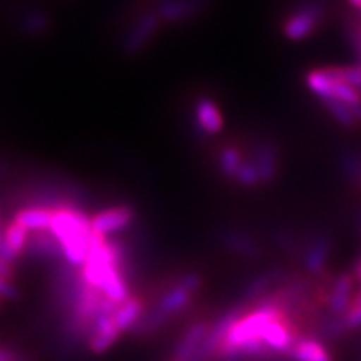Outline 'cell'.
<instances>
[{
	"instance_id": "cell-1",
	"label": "cell",
	"mask_w": 361,
	"mask_h": 361,
	"mask_svg": "<svg viewBox=\"0 0 361 361\" xmlns=\"http://www.w3.org/2000/svg\"><path fill=\"white\" fill-rule=\"evenodd\" d=\"M52 236L62 247L67 264L82 268L89 255L90 238H92V216L78 207H64L54 213Z\"/></svg>"
},
{
	"instance_id": "cell-2",
	"label": "cell",
	"mask_w": 361,
	"mask_h": 361,
	"mask_svg": "<svg viewBox=\"0 0 361 361\" xmlns=\"http://www.w3.org/2000/svg\"><path fill=\"white\" fill-rule=\"evenodd\" d=\"M161 19L157 16L156 11H149L142 13L137 20L134 22V25L130 27L123 40V52L126 56L134 57L144 52L147 49V45L154 40V37L161 29Z\"/></svg>"
},
{
	"instance_id": "cell-3",
	"label": "cell",
	"mask_w": 361,
	"mask_h": 361,
	"mask_svg": "<svg viewBox=\"0 0 361 361\" xmlns=\"http://www.w3.org/2000/svg\"><path fill=\"white\" fill-rule=\"evenodd\" d=\"M323 11L318 4H306L301 8L293 13V16L284 22L283 34L284 37L298 42V40H305L314 32L318 27L319 20H322Z\"/></svg>"
},
{
	"instance_id": "cell-4",
	"label": "cell",
	"mask_w": 361,
	"mask_h": 361,
	"mask_svg": "<svg viewBox=\"0 0 361 361\" xmlns=\"http://www.w3.org/2000/svg\"><path fill=\"white\" fill-rule=\"evenodd\" d=\"M135 221V211L130 206H114L92 216V231L104 238L124 231Z\"/></svg>"
},
{
	"instance_id": "cell-5",
	"label": "cell",
	"mask_w": 361,
	"mask_h": 361,
	"mask_svg": "<svg viewBox=\"0 0 361 361\" xmlns=\"http://www.w3.org/2000/svg\"><path fill=\"white\" fill-rule=\"evenodd\" d=\"M258 169L261 186L271 184L279 174V149L271 141H258L252 147V157L250 159Z\"/></svg>"
},
{
	"instance_id": "cell-6",
	"label": "cell",
	"mask_w": 361,
	"mask_h": 361,
	"mask_svg": "<svg viewBox=\"0 0 361 361\" xmlns=\"http://www.w3.org/2000/svg\"><path fill=\"white\" fill-rule=\"evenodd\" d=\"M194 126L200 135H218L224 129V117L214 99H197L194 104Z\"/></svg>"
},
{
	"instance_id": "cell-7",
	"label": "cell",
	"mask_w": 361,
	"mask_h": 361,
	"mask_svg": "<svg viewBox=\"0 0 361 361\" xmlns=\"http://www.w3.org/2000/svg\"><path fill=\"white\" fill-rule=\"evenodd\" d=\"M206 8V0H161L156 13L164 24H183L200 16Z\"/></svg>"
},
{
	"instance_id": "cell-8",
	"label": "cell",
	"mask_w": 361,
	"mask_h": 361,
	"mask_svg": "<svg viewBox=\"0 0 361 361\" xmlns=\"http://www.w3.org/2000/svg\"><path fill=\"white\" fill-rule=\"evenodd\" d=\"M121 335L123 333L116 326L112 316L99 314L92 323V329H90V335L87 338V348L94 355L107 353L119 341Z\"/></svg>"
},
{
	"instance_id": "cell-9",
	"label": "cell",
	"mask_w": 361,
	"mask_h": 361,
	"mask_svg": "<svg viewBox=\"0 0 361 361\" xmlns=\"http://www.w3.org/2000/svg\"><path fill=\"white\" fill-rule=\"evenodd\" d=\"M25 256H29V258L34 261H40V263L49 264H59L64 261L62 247L59 245L57 239L52 236L51 231L30 233Z\"/></svg>"
},
{
	"instance_id": "cell-10",
	"label": "cell",
	"mask_w": 361,
	"mask_h": 361,
	"mask_svg": "<svg viewBox=\"0 0 361 361\" xmlns=\"http://www.w3.org/2000/svg\"><path fill=\"white\" fill-rule=\"evenodd\" d=\"M219 243L233 255L243 256L246 259H258L261 256V246L251 234L239 229H224L219 234Z\"/></svg>"
},
{
	"instance_id": "cell-11",
	"label": "cell",
	"mask_w": 361,
	"mask_h": 361,
	"mask_svg": "<svg viewBox=\"0 0 361 361\" xmlns=\"http://www.w3.org/2000/svg\"><path fill=\"white\" fill-rule=\"evenodd\" d=\"M211 331V324L206 322L192 323L186 329L183 338L178 341L174 350V361H191L192 356L200 351L202 343L206 341Z\"/></svg>"
},
{
	"instance_id": "cell-12",
	"label": "cell",
	"mask_w": 361,
	"mask_h": 361,
	"mask_svg": "<svg viewBox=\"0 0 361 361\" xmlns=\"http://www.w3.org/2000/svg\"><path fill=\"white\" fill-rule=\"evenodd\" d=\"M353 276L351 274H340L335 281H333L331 290L328 293L326 305L328 313L333 316H343L350 310L351 300H353Z\"/></svg>"
},
{
	"instance_id": "cell-13",
	"label": "cell",
	"mask_w": 361,
	"mask_h": 361,
	"mask_svg": "<svg viewBox=\"0 0 361 361\" xmlns=\"http://www.w3.org/2000/svg\"><path fill=\"white\" fill-rule=\"evenodd\" d=\"M286 279V274L281 269H271L266 273L258 274L256 278H252L250 283L246 284L245 291L241 295V301H245L247 305H255L256 301H259L261 298H264L271 290L274 288V284L283 283Z\"/></svg>"
},
{
	"instance_id": "cell-14",
	"label": "cell",
	"mask_w": 361,
	"mask_h": 361,
	"mask_svg": "<svg viewBox=\"0 0 361 361\" xmlns=\"http://www.w3.org/2000/svg\"><path fill=\"white\" fill-rule=\"evenodd\" d=\"M54 213L56 211L49 209V207H20L16 214L13 221H17L22 228H25L29 233H40V231H51Z\"/></svg>"
},
{
	"instance_id": "cell-15",
	"label": "cell",
	"mask_w": 361,
	"mask_h": 361,
	"mask_svg": "<svg viewBox=\"0 0 361 361\" xmlns=\"http://www.w3.org/2000/svg\"><path fill=\"white\" fill-rule=\"evenodd\" d=\"M192 298V293L183 290V288L173 283V286L168 288V290L159 296V300H157V303L154 306L168 316L169 319H173L174 316L180 314L183 311H186L189 308Z\"/></svg>"
},
{
	"instance_id": "cell-16",
	"label": "cell",
	"mask_w": 361,
	"mask_h": 361,
	"mask_svg": "<svg viewBox=\"0 0 361 361\" xmlns=\"http://www.w3.org/2000/svg\"><path fill=\"white\" fill-rule=\"evenodd\" d=\"M291 361H333L326 346L316 338H298V341L290 351Z\"/></svg>"
},
{
	"instance_id": "cell-17",
	"label": "cell",
	"mask_w": 361,
	"mask_h": 361,
	"mask_svg": "<svg viewBox=\"0 0 361 361\" xmlns=\"http://www.w3.org/2000/svg\"><path fill=\"white\" fill-rule=\"evenodd\" d=\"M147 308L146 305L142 303L139 298H133L130 296L128 301L123 305H119V308L116 310L114 316H112V319H114L116 326L121 329V333L124 331H133V328L141 322V318L146 313Z\"/></svg>"
},
{
	"instance_id": "cell-18",
	"label": "cell",
	"mask_w": 361,
	"mask_h": 361,
	"mask_svg": "<svg viewBox=\"0 0 361 361\" xmlns=\"http://www.w3.org/2000/svg\"><path fill=\"white\" fill-rule=\"evenodd\" d=\"M333 250V241L328 236H319L311 243L305 255V268L311 274L322 273Z\"/></svg>"
},
{
	"instance_id": "cell-19",
	"label": "cell",
	"mask_w": 361,
	"mask_h": 361,
	"mask_svg": "<svg viewBox=\"0 0 361 361\" xmlns=\"http://www.w3.org/2000/svg\"><path fill=\"white\" fill-rule=\"evenodd\" d=\"M245 162L246 159L245 156H243L241 149L234 146H226L221 149L218 156V169L226 180H229V183H236L239 171H241Z\"/></svg>"
},
{
	"instance_id": "cell-20",
	"label": "cell",
	"mask_w": 361,
	"mask_h": 361,
	"mask_svg": "<svg viewBox=\"0 0 361 361\" xmlns=\"http://www.w3.org/2000/svg\"><path fill=\"white\" fill-rule=\"evenodd\" d=\"M30 233L27 231L25 228L17 223V221H11L7 224V228L4 229V245H6L8 250H12L17 256H24L27 250V243H29Z\"/></svg>"
},
{
	"instance_id": "cell-21",
	"label": "cell",
	"mask_w": 361,
	"mask_h": 361,
	"mask_svg": "<svg viewBox=\"0 0 361 361\" xmlns=\"http://www.w3.org/2000/svg\"><path fill=\"white\" fill-rule=\"evenodd\" d=\"M306 85L314 96H318L322 101L333 97V85L335 80L331 79V75L328 74L326 69H314L310 71L306 75Z\"/></svg>"
},
{
	"instance_id": "cell-22",
	"label": "cell",
	"mask_w": 361,
	"mask_h": 361,
	"mask_svg": "<svg viewBox=\"0 0 361 361\" xmlns=\"http://www.w3.org/2000/svg\"><path fill=\"white\" fill-rule=\"evenodd\" d=\"M51 27V19H49L47 13L34 11L24 13L19 22L20 32L25 35V37H39V35L45 34Z\"/></svg>"
},
{
	"instance_id": "cell-23",
	"label": "cell",
	"mask_w": 361,
	"mask_h": 361,
	"mask_svg": "<svg viewBox=\"0 0 361 361\" xmlns=\"http://www.w3.org/2000/svg\"><path fill=\"white\" fill-rule=\"evenodd\" d=\"M322 102L324 104V107H326L329 114L335 117L341 126H345V128H355V126L358 124V119L355 117L353 111H351L348 104L338 101V99H326V101Z\"/></svg>"
},
{
	"instance_id": "cell-24",
	"label": "cell",
	"mask_w": 361,
	"mask_h": 361,
	"mask_svg": "<svg viewBox=\"0 0 361 361\" xmlns=\"http://www.w3.org/2000/svg\"><path fill=\"white\" fill-rule=\"evenodd\" d=\"M326 72L336 82H345L361 90V66L355 67H328Z\"/></svg>"
},
{
	"instance_id": "cell-25",
	"label": "cell",
	"mask_w": 361,
	"mask_h": 361,
	"mask_svg": "<svg viewBox=\"0 0 361 361\" xmlns=\"http://www.w3.org/2000/svg\"><path fill=\"white\" fill-rule=\"evenodd\" d=\"M346 324L343 322V318L340 316H333L329 314L324 319H322V323H319V336H324V338H336L343 335V333L346 331Z\"/></svg>"
},
{
	"instance_id": "cell-26",
	"label": "cell",
	"mask_w": 361,
	"mask_h": 361,
	"mask_svg": "<svg viewBox=\"0 0 361 361\" xmlns=\"http://www.w3.org/2000/svg\"><path fill=\"white\" fill-rule=\"evenodd\" d=\"M234 184H238V186L246 188V189H252V188H259L261 186V179H259L258 169H256V166L252 164L251 161H246L245 164H243V168H241V171H239L236 183H234Z\"/></svg>"
},
{
	"instance_id": "cell-27",
	"label": "cell",
	"mask_w": 361,
	"mask_h": 361,
	"mask_svg": "<svg viewBox=\"0 0 361 361\" xmlns=\"http://www.w3.org/2000/svg\"><path fill=\"white\" fill-rule=\"evenodd\" d=\"M343 322H345L348 329L361 328V290L356 291L353 295L350 310L346 311L345 316H343Z\"/></svg>"
},
{
	"instance_id": "cell-28",
	"label": "cell",
	"mask_w": 361,
	"mask_h": 361,
	"mask_svg": "<svg viewBox=\"0 0 361 361\" xmlns=\"http://www.w3.org/2000/svg\"><path fill=\"white\" fill-rule=\"evenodd\" d=\"M343 168L348 178L355 184H361V156L358 152H350L348 156L343 159Z\"/></svg>"
},
{
	"instance_id": "cell-29",
	"label": "cell",
	"mask_w": 361,
	"mask_h": 361,
	"mask_svg": "<svg viewBox=\"0 0 361 361\" xmlns=\"http://www.w3.org/2000/svg\"><path fill=\"white\" fill-rule=\"evenodd\" d=\"M174 283L178 284V286L183 288V290L196 295V293L200 291L202 286V278L197 273H184V274H180V276L176 278Z\"/></svg>"
},
{
	"instance_id": "cell-30",
	"label": "cell",
	"mask_w": 361,
	"mask_h": 361,
	"mask_svg": "<svg viewBox=\"0 0 361 361\" xmlns=\"http://www.w3.org/2000/svg\"><path fill=\"white\" fill-rule=\"evenodd\" d=\"M0 296H2L4 300H11V301L19 300L20 290L13 284L12 279L0 276Z\"/></svg>"
},
{
	"instance_id": "cell-31",
	"label": "cell",
	"mask_w": 361,
	"mask_h": 361,
	"mask_svg": "<svg viewBox=\"0 0 361 361\" xmlns=\"http://www.w3.org/2000/svg\"><path fill=\"white\" fill-rule=\"evenodd\" d=\"M0 361H30V358L20 350L11 348V346H0Z\"/></svg>"
},
{
	"instance_id": "cell-32",
	"label": "cell",
	"mask_w": 361,
	"mask_h": 361,
	"mask_svg": "<svg viewBox=\"0 0 361 361\" xmlns=\"http://www.w3.org/2000/svg\"><path fill=\"white\" fill-rule=\"evenodd\" d=\"M350 39H351V42H353L355 51L358 52V54H360V57H361V25L356 27V29L353 30V32H351ZM360 66H361V64H360Z\"/></svg>"
},
{
	"instance_id": "cell-33",
	"label": "cell",
	"mask_w": 361,
	"mask_h": 361,
	"mask_svg": "<svg viewBox=\"0 0 361 361\" xmlns=\"http://www.w3.org/2000/svg\"><path fill=\"white\" fill-rule=\"evenodd\" d=\"M13 274H16V269H13V266L6 263V261L0 258V276L12 279Z\"/></svg>"
},
{
	"instance_id": "cell-34",
	"label": "cell",
	"mask_w": 361,
	"mask_h": 361,
	"mask_svg": "<svg viewBox=\"0 0 361 361\" xmlns=\"http://www.w3.org/2000/svg\"><path fill=\"white\" fill-rule=\"evenodd\" d=\"M8 173V164L7 162H0V179L4 178V176H7Z\"/></svg>"
},
{
	"instance_id": "cell-35",
	"label": "cell",
	"mask_w": 361,
	"mask_h": 361,
	"mask_svg": "<svg viewBox=\"0 0 361 361\" xmlns=\"http://www.w3.org/2000/svg\"><path fill=\"white\" fill-rule=\"evenodd\" d=\"M356 278H358V281L361 283V259H360V263L356 264Z\"/></svg>"
},
{
	"instance_id": "cell-36",
	"label": "cell",
	"mask_w": 361,
	"mask_h": 361,
	"mask_svg": "<svg viewBox=\"0 0 361 361\" xmlns=\"http://www.w3.org/2000/svg\"><path fill=\"white\" fill-rule=\"evenodd\" d=\"M356 231H358V236H361V213L358 216V221H356Z\"/></svg>"
},
{
	"instance_id": "cell-37",
	"label": "cell",
	"mask_w": 361,
	"mask_h": 361,
	"mask_svg": "<svg viewBox=\"0 0 361 361\" xmlns=\"http://www.w3.org/2000/svg\"><path fill=\"white\" fill-rule=\"evenodd\" d=\"M350 2L353 4V6H356V7L361 6V0H350Z\"/></svg>"
},
{
	"instance_id": "cell-38",
	"label": "cell",
	"mask_w": 361,
	"mask_h": 361,
	"mask_svg": "<svg viewBox=\"0 0 361 361\" xmlns=\"http://www.w3.org/2000/svg\"><path fill=\"white\" fill-rule=\"evenodd\" d=\"M2 238H4V231H2V226H0V243H2Z\"/></svg>"
},
{
	"instance_id": "cell-39",
	"label": "cell",
	"mask_w": 361,
	"mask_h": 361,
	"mask_svg": "<svg viewBox=\"0 0 361 361\" xmlns=\"http://www.w3.org/2000/svg\"><path fill=\"white\" fill-rule=\"evenodd\" d=\"M2 303H4V298H2V296H0V306H2Z\"/></svg>"
},
{
	"instance_id": "cell-40",
	"label": "cell",
	"mask_w": 361,
	"mask_h": 361,
	"mask_svg": "<svg viewBox=\"0 0 361 361\" xmlns=\"http://www.w3.org/2000/svg\"><path fill=\"white\" fill-rule=\"evenodd\" d=\"M360 11H361V6H360Z\"/></svg>"
}]
</instances>
